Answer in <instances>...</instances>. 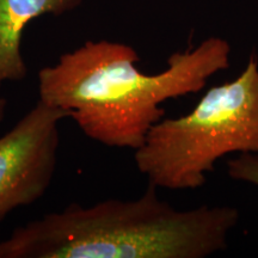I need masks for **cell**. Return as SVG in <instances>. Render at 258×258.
<instances>
[{"label":"cell","instance_id":"obj_1","mask_svg":"<svg viewBox=\"0 0 258 258\" xmlns=\"http://www.w3.org/2000/svg\"><path fill=\"white\" fill-rule=\"evenodd\" d=\"M134 48L88 41L38 72V99L71 112L86 137L104 146L137 150L165 116L164 102L205 89L211 77L231 64V44L209 37L167 59V67L146 74Z\"/></svg>","mask_w":258,"mask_h":258},{"label":"cell","instance_id":"obj_2","mask_svg":"<svg viewBox=\"0 0 258 258\" xmlns=\"http://www.w3.org/2000/svg\"><path fill=\"white\" fill-rule=\"evenodd\" d=\"M150 184L132 201L73 203L17 227L0 258H205L227 249L240 214L233 206L177 209Z\"/></svg>","mask_w":258,"mask_h":258},{"label":"cell","instance_id":"obj_3","mask_svg":"<svg viewBox=\"0 0 258 258\" xmlns=\"http://www.w3.org/2000/svg\"><path fill=\"white\" fill-rule=\"evenodd\" d=\"M231 153L258 154V59L233 80L213 86L189 114L161 118L135 150L138 170L157 188L199 189Z\"/></svg>","mask_w":258,"mask_h":258},{"label":"cell","instance_id":"obj_4","mask_svg":"<svg viewBox=\"0 0 258 258\" xmlns=\"http://www.w3.org/2000/svg\"><path fill=\"white\" fill-rule=\"evenodd\" d=\"M71 112L38 99L0 138V221L40 200L53 178L60 144L59 123Z\"/></svg>","mask_w":258,"mask_h":258},{"label":"cell","instance_id":"obj_5","mask_svg":"<svg viewBox=\"0 0 258 258\" xmlns=\"http://www.w3.org/2000/svg\"><path fill=\"white\" fill-rule=\"evenodd\" d=\"M80 3L82 0H0V88L6 82L27 78L21 41L29 22L42 15H62Z\"/></svg>","mask_w":258,"mask_h":258},{"label":"cell","instance_id":"obj_6","mask_svg":"<svg viewBox=\"0 0 258 258\" xmlns=\"http://www.w3.org/2000/svg\"><path fill=\"white\" fill-rule=\"evenodd\" d=\"M227 173L232 179L258 186V154L240 153L227 161Z\"/></svg>","mask_w":258,"mask_h":258},{"label":"cell","instance_id":"obj_7","mask_svg":"<svg viewBox=\"0 0 258 258\" xmlns=\"http://www.w3.org/2000/svg\"><path fill=\"white\" fill-rule=\"evenodd\" d=\"M6 106H8V101L5 98H0V122L4 120Z\"/></svg>","mask_w":258,"mask_h":258}]
</instances>
